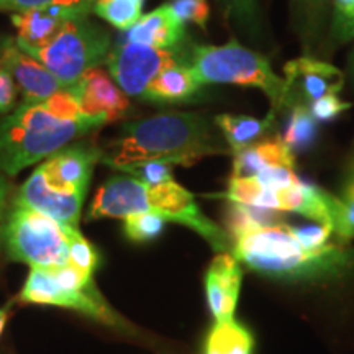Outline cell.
Masks as SVG:
<instances>
[{
	"label": "cell",
	"instance_id": "19",
	"mask_svg": "<svg viewBox=\"0 0 354 354\" xmlns=\"http://www.w3.org/2000/svg\"><path fill=\"white\" fill-rule=\"evenodd\" d=\"M274 167H292L295 169L294 151L284 143L282 136L269 138L248 146L233 154L232 177L258 176Z\"/></svg>",
	"mask_w": 354,
	"mask_h": 354
},
{
	"label": "cell",
	"instance_id": "17",
	"mask_svg": "<svg viewBox=\"0 0 354 354\" xmlns=\"http://www.w3.org/2000/svg\"><path fill=\"white\" fill-rule=\"evenodd\" d=\"M84 196H69V194L55 192L44 183L41 172L37 167L32 176L21 185L15 201L21 205L41 212V214L51 216L59 223L68 227L77 228L79 218L84 205Z\"/></svg>",
	"mask_w": 354,
	"mask_h": 354
},
{
	"label": "cell",
	"instance_id": "11",
	"mask_svg": "<svg viewBox=\"0 0 354 354\" xmlns=\"http://www.w3.org/2000/svg\"><path fill=\"white\" fill-rule=\"evenodd\" d=\"M0 61H3L10 69L17 87L21 94V105H37L43 104L53 94L66 88L64 84L55 74L35 57L21 50L17 39L3 37L0 39Z\"/></svg>",
	"mask_w": 354,
	"mask_h": 354
},
{
	"label": "cell",
	"instance_id": "12",
	"mask_svg": "<svg viewBox=\"0 0 354 354\" xmlns=\"http://www.w3.org/2000/svg\"><path fill=\"white\" fill-rule=\"evenodd\" d=\"M68 88L77 99L82 113L102 118L107 123L122 118L130 109L128 95L100 68L91 69Z\"/></svg>",
	"mask_w": 354,
	"mask_h": 354
},
{
	"label": "cell",
	"instance_id": "7",
	"mask_svg": "<svg viewBox=\"0 0 354 354\" xmlns=\"http://www.w3.org/2000/svg\"><path fill=\"white\" fill-rule=\"evenodd\" d=\"M107 68L117 86L130 97H143L148 84L161 71L174 64H189L190 51L183 46L153 48L122 41L110 50Z\"/></svg>",
	"mask_w": 354,
	"mask_h": 354
},
{
	"label": "cell",
	"instance_id": "3",
	"mask_svg": "<svg viewBox=\"0 0 354 354\" xmlns=\"http://www.w3.org/2000/svg\"><path fill=\"white\" fill-rule=\"evenodd\" d=\"M102 125L107 122L95 117L81 120L56 117L43 104L20 105L0 120V171L19 174Z\"/></svg>",
	"mask_w": 354,
	"mask_h": 354
},
{
	"label": "cell",
	"instance_id": "28",
	"mask_svg": "<svg viewBox=\"0 0 354 354\" xmlns=\"http://www.w3.org/2000/svg\"><path fill=\"white\" fill-rule=\"evenodd\" d=\"M166 218L153 212H141L130 215L123 223V233L133 243H148L156 240L165 232Z\"/></svg>",
	"mask_w": 354,
	"mask_h": 354
},
{
	"label": "cell",
	"instance_id": "20",
	"mask_svg": "<svg viewBox=\"0 0 354 354\" xmlns=\"http://www.w3.org/2000/svg\"><path fill=\"white\" fill-rule=\"evenodd\" d=\"M202 84L189 64H174L158 74L141 99L154 104H180L198 94Z\"/></svg>",
	"mask_w": 354,
	"mask_h": 354
},
{
	"label": "cell",
	"instance_id": "16",
	"mask_svg": "<svg viewBox=\"0 0 354 354\" xmlns=\"http://www.w3.org/2000/svg\"><path fill=\"white\" fill-rule=\"evenodd\" d=\"M243 272L232 253H220L205 274L207 304L215 322L233 320L240 297Z\"/></svg>",
	"mask_w": 354,
	"mask_h": 354
},
{
	"label": "cell",
	"instance_id": "27",
	"mask_svg": "<svg viewBox=\"0 0 354 354\" xmlns=\"http://www.w3.org/2000/svg\"><path fill=\"white\" fill-rule=\"evenodd\" d=\"M318 120L310 112L308 105H295L292 107L289 125L286 128L284 143L289 146L292 151L295 149H305L313 143L317 138Z\"/></svg>",
	"mask_w": 354,
	"mask_h": 354
},
{
	"label": "cell",
	"instance_id": "29",
	"mask_svg": "<svg viewBox=\"0 0 354 354\" xmlns=\"http://www.w3.org/2000/svg\"><path fill=\"white\" fill-rule=\"evenodd\" d=\"M69 236V263L81 271L92 274L100 266V253L99 250L86 240V236L79 232V228L68 227Z\"/></svg>",
	"mask_w": 354,
	"mask_h": 354
},
{
	"label": "cell",
	"instance_id": "1",
	"mask_svg": "<svg viewBox=\"0 0 354 354\" xmlns=\"http://www.w3.org/2000/svg\"><path fill=\"white\" fill-rule=\"evenodd\" d=\"M215 127V122L198 113H165L130 122L107 151H102L100 162L120 171L145 161L192 166L214 154H232Z\"/></svg>",
	"mask_w": 354,
	"mask_h": 354
},
{
	"label": "cell",
	"instance_id": "21",
	"mask_svg": "<svg viewBox=\"0 0 354 354\" xmlns=\"http://www.w3.org/2000/svg\"><path fill=\"white\" fill-rule=\"evenodd\" d=\"M276 120V112L271 110L266 118H253L248 115H218L215 125L223 135L232 154L241 151L248 146L258 143L271 130Z\"/></svg>",
	"mask_w": 354,
	"mask_h": 354
},
{
	"label": "cell",
	"instance_id": "8",
	"mask_svg": "<svg viewBox=\"0 0 354 354\" xmlns=\"http://www.w3.org/2000/svg\"><path fill=\"white\" fill-rule=\"evenodd\" d=\"M20 300L26 304L55 305V307L77 310L84 315L113 326V328L128 330L127 323L109 307L100 292L97 290L95 284L82 292L68 294L57 286L56 279L48 269L32 268L20 290Z\"/></svg>",
	"mask_w": 354,
	"mask_h": 354
},
{
	"label": "cell",
	"instance_id": "37",
	"mask_svg": "<svg viewBox=\"0 0 354 354\" xmlns=\"http://www.w3.org/2000/svg\"><path fill=\"white\" fill-rule=\"evenodd\" d=\"M292 230H294L299 241L307 248H312V250L328 245L330 236L333 234V228L320 223L307 225V227H292Z\"/></svg>",
	"mask_w": 354,
	"mask_h": 354
},
{
	"label": "cell",
	"instance_id": "6",
	"mask_svg": "<svg viewBox=\"0 0 354 354\" xmlns=\"http://www.w3.org/2000/svg\"><path fill=\"white\" fill-rule=\"evenodd\" d=\"M8 258L30 268L53 269L69 263L68 225L13 202L3 225Z\"/></svg>",
	"mask_w": 354,
	"mask_h": 354
},
{
	"label": "cell",
	"instance_id": "14",
	"mask_svg": "<svg viewBox=\"0 0 354 354\" xmlns=\"http://www.w3.org/2000/svg\"><path fill=\"white\" fill-rule=\"evenodd\" d=\"M149 185L131 176H113L97 190L87 220L123 218L149 212Z\"/></svg>",
	"mask_w": 354,
	"mask_h": 354
},
{
	"label": "cell",
	"instance_id": "5",
	"mask_svg": "<svg viewBox=\"0 0 354 354\" xmlns=\"http://www.w3.org/2000/svg\"><path fill=\"white\" fill-rule=\"evenodd\" d=\"M20 48L55 74L64 87H71L84 74L99 68L107 59L112 50V38L102 26L84 17L66 24L43 46Z\"/></svg>",
	"mask_w": 354,
	"mask_h": 354
},
{
	"label": "cell",
	"instance_id": "18",
	"mask_svg": "<svg viewBox=\"0 0 354 354\" xmlns=\"http://www.w3.org/2000/svg\"><path fill=\"white\" fill-rule=\"evenodd\" d=\"M185 38V24L176 15L169 3H162L146 13L128 28L123 41L140 43L153 48L180 46Z\"/></svg>",
	"mask_w": 354,
	"mask_h": 354
},
{
	"label": "cell",
	"instance_id": "39",
	"mask_svg": "<svg viewBox=\"0 0 354 354\" xmlns=\"http://www.w3.org/2000/svg\"><path fill=\"white\" fill-rule=\"evenodd\" d=\"M7 196H8V184L6 180V177L0 174V241H2V233H3V212H6V205H7Z\"/></svg>",
	"mask_w": 354,
	"mask_h": 354
},
{
	"label": "cell",
	"instance_id": "36",
	"mask_svg": "<svg viewBox=\"0 0 354 354\" xmlns=\"http://www.w3.org/2000/svg\"><path fill=\"white\" fill-rule=\"evenodd\" d=\"M308 109L318 122H326V120H333V118L338 117V115H342L343 112H346V110L351 109V104L342 100L336 94H330V95L322 97V99H318L315 102H312Z\"/></svg>",
	"mask_w": 354,
	"mask_h": 354
},
{
	"label": "cell",
	"instance_id": "33",
	"mask_svg": "<svg viewBox=\"0 0 354 354\" xmlns=\"http://www.w3.org/2000/svg\"><path fill=\"white\" fill-rule=\"evenodd\" d=\"M331 32L338 41L354 38V0H333Z\"/></svg>",
	"mask_w": 354,
	"mask_h": 354
},
{
	"label": "cell",
	"instance_id": "34",
	"mask_svg": "<svg viewBox=\"0 0 354 354\" xmlns=\"http://www.w3.org/2000/svg\"><path fill=\"white\" fill-rule=\"evenodd\" d=\"M50 3H61V6H69L81 8L86 12H94L95 0H0V10L2 12H24L30 8H37Z\"/></svg>",
	"mask_w": 354,
	"mask_h": 354
},
{
	"label": "cell",
	"instance_id": "41",
	"mask_svg": "<svg viewBox=\"0 0 354 354\" xmlns=\"http://www.w3.org/2000/svg\"><path fill=\"white\" fill-rule=\"evenodd\" d=\"M348 69H349V74H351V79H353V82H354V50L351 53V56H349Z\"/></svg>",
	"mask_w": 354,
	"mask_h": 354
},
{
	"label": "cell",
	"instance_id": "26",
	"mask_svg": "<svg viewBox=\"0 0 354 354\" xmlns=\"http://www.w3.org/2000/svg\"><path fill=\"white\" fill-rule=\"evenodd\" d=\"M145 0H95L94 13L115 28L127 32L143 17Z\"/></svg>",
	"mask_w": 354,
	"mask_h": 354
},
{
	"label": "cell",
	"instance_id": "30",
	"mask_svg": "<svg viewBox=\"0 0 354 354\" xmlns=\"http://www.w3.org/2000/svg\"><path fill=\"white\" fill-rule=\"evenodd\" d=\"M172 165L165 161H145L136 162V165L122 167V172L135 177L146 185H159L172 183L174 180V172H172Z\"/></svg>",
	"mask_w": 354,
	"mask_h": 354
},
{
	"label": "cell",
	"instance_id": "10",
	"mask_svg": "<svg viewBox=\"0 0 354 354\" xmlns=\"http://www.w3.org/2000/svg\"><path fill=\"white\" fill-rule=\"evenodd\" d=\"M102 149L95 145L76 143L53 154L38 166L44 183L55 192L86 197L94 166L100 162Z\"/></svg>",
	"mask_w": 354,
	"mask_h": 354
},
{
	"label": "cell",
	"instance_id": "15",
	"mask_svg": "<svg viewBox=\"0 0 354 354\" xmlns=\"http://www.w3.org/2000/svg\"><path fill=\"white\" fill-rule=\"evenodd\" d=\"M88 15L91 13L81 8L50 3V6L30 8V10L13 12L10 19L19 32L17 43L20 46L37 48L50 41L66 24Z\"/></svg>",
	"mask_w": 354,
	"mask_h": 354
},
{
	"label": "cell",
	"instance_id": "32",
	"mask_svg": "<svg viewBox=\"0 0 354 354\" xmlns=\"http://www.w3.org/2000/svg\"><path fill=\"white\" fill-rule=\"evenodd\" d=\"M43 105L51 113H55L56 117L68 118V120H81V118L88 117V115L82 113V110L77 104V99L73 95V92L68 87L61 88L59 92L53 94L50 99L43 102Z\"/></svg>",
	"mask_w": 354,
	"mask_h": 354
},
{
	"label": "cell",
	"instance_id": "25",
	"mask_svg": "<svg viewBox=\"0 0 354 354\" xmlns=\"http://www.w3.org/2000/svg\"><path fill=\"white\" fill-rule=\"evenodd\" d=\"M227 21L254 41L261 38V10L258 0H216Z\"/></svg>",
	"mask_w": 354,
	"mask_h": 354
},
{
	"label": "cell",
	"instance_id": "40",
	"mask_svg": "<svg viewBox=\"0 0 354 354\" xmlns=\"http://www.w3.org/2000/svg\"><path fill=\"white\" fill-rule=\"evenodd\" d=\"M12 305H13V300H8L3 307H0V335H2V331H3V328H6V325L8 322V317H10Z\"/></svg>",
	"mask_w": 354,
	"mask_h": 354
},
{
	"label": "cell",
	"instance_id": "13",
	"mask_svg": "<svg viewBox=\"0 0 354 354\" xmlns=\"http://www.w3.org/2000/svg\"><path fill=\"white\" fill-rule=\"evenodd\" d=\"M284 73L295 105H307L325 95L338 94L344 84L342 71L310 56L289 61L284 66Z\"/></svg>",
	"mask_w": 354,
	"mask_h": 354
},
{
	"label": "cell",
	"instance_id": "2",
	"mask_svg": "<svg viewBox=\"0 0 354 354\" xmlns=\"http://www.w3.org/2000/svg\"><path fill=\"white\" fill-rule=\"evenodd\" d=\"M232 254L251 271L286 282H318L346 276L354 269V251L344 243L307 248L292 225L261 227L232 241Z\"/></svg>",
	"mask_w": 354,
	"mask_h": 354
},
{
	"label": "cell",
	"instance_id": "9",
	"mask_svg": "<svg viewBox=\"0 0 354 354\" xmlns=\"http://www.w3.org/2000/svg\"><path fill=\"white\" fill-rule=\"evenodd\" d=\"M149 212L161 215L166 221L184 225L201 234L218 253H232V238L227 232L207 218L197 205L196 197L176 180L159 185H149Z\"/></svg>",
	"mask_w": 354,
	"mask_h": 354
},
{
	"label": "cell",
	"instance_id": "23",
	"mask_svg": "<svg viewBox=\"0 0 354 354\" xmlns=\"http://www.w3.org/2000/svg\"><path fill=\"white\" fill-rule=\"evenodd\" d=\"M336 198L339 203V216L336 221L335 234L338 236L339 243L348 245L349 241L354 240V141L346 162H344Z\"/></svg>",
	"mask_w": 354,
	"mask_h": 354
},
{
	"label": "cell",
	"instance_id": "4",
	"mask_svg": "<svg viewBox=\"0 0 354 354\" xmlns=\"http://www.w3.org/2000/svg\"><path fill=\"white\" fill-rule=\"evenodd\" d=\"M189 66L202 86L205 84H236L258 87L271 100V110L295 107L294 95L286 79L279 77L268 57L238 39L227 44H192Z\"/></svg>",
	"mask_w": 354,
	"mask_h": 354
},
{
	"label": "cell",
	"instance_id": "38",
	"mask_svg": "<svg viewBox=\"0 0 354 354\" xmlns=\"http://www.w3.org/2000/svg\"><path fill=\"white\" fill-rule=\"evenodd\" d=\"M19 87L13 79L10 69L3 61H0V113H7L15 107Z\"/></svg>",
	"mask_w": 354,
	"mask_h": 354
},
{
	"label": "cell",
	"instance_id": "22",
	"mask_svg": "<svg viewBox=\"0 0 354 354\" xmlns=\"http://www.w3.org/2000/svg\"><path fill=\"white\" fill-rule=\"evenodd\" d=\"M253 336L236 320L215 322L205 342V354H253Z\"/></svg>",
	"mask_w": 354,
	"mask_h": 354
},
{
	"label": "cell",
	"instance_id": "24",
	"mask_svg": "<svg viewBox=\"0 0 354 354\" xmlns=\"http://www.w3.org/2000/svg\"><path fill=\"white\" fill-rule=\"evenodd\" d=\"M225 223L228 228V236L234 240L251 230L282 223V218L274 210L256 209V207L230 202L227 214H225Z\"/></svg>",
	"mask_w": 354,
	"mask_h": 354
},
{
	"label": "cell",
	"instance_id": "35",
	"mask_svg": "<svg viewBox=\"0 0 354 354\" xmlns=\"http://www.w3.org/2000/svg\"><path fill=\"white\" fill-rule=\"evenodd\" d=\"M299 19L302 21L304 30L310 35L317 33L320 21L325 17V8L328 0H295Z\"/></svg>",
	"mask_w": 354,
	"mask_h": 354
},
{
	"label": "cell",
	"instance_id": "31",
	"mask_svg": "<svg viewBox=\"0 0 354 354\" xmlns=\"http://www.w3.org/2000/svg\"><path fill=\"white\" fill-rule=\"evenodd\" d=\"M172 10L184 24H196L202 30L207 28L210 17V7L207 0H169L167 2Z\"/></svg>",
	"mask_w": 354,
	"mask_h": 354
}]
</instances>
